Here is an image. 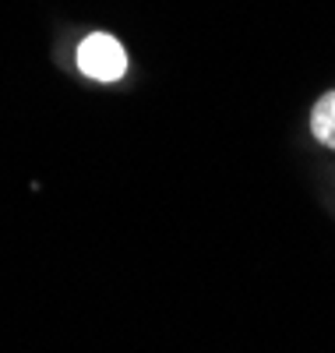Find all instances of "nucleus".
I'll use <instances>...</instances> for the list:
<instances>
[{
	"instance_id": "1",
	"label": "nucleus",
	"mask_w": 335,
	"mask_h": 353,
	"mask_svg": "<svg viewBox=\"0 0 335 353\" xmlns=\"http://www.w3.org/2000/svg\"><path fill=\"white\" fill-rule=\"evenodd\" d=\"M78 68H81V74L96 78V81H116L128 71V53L113 36L92 32L78 46Z\"/></svg>"
},
{
	"instance_id": "2",
	"label": "nucleus",
	"mask_w": 335,
	"mask_h": 353,
	"mask_svg": "<svg viewBox=\"0 0 335 353\" xmlns=\"http://www.w3.org/2000/svg\"><path fill=\"white\" fill-rule=\"evenodd\" d=\"M311 134L328 145V149H335V92H325L314 110H311Z\"/></svg>"
}]
</instances>
